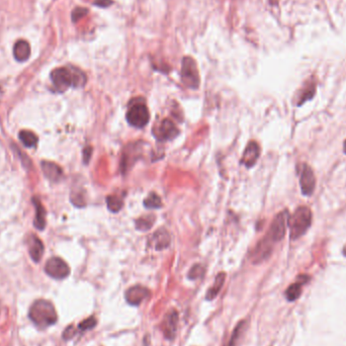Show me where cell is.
<instances>
[{
    "mask_svg": "<svg viewBox=\"0 0 346 346\" xmlns=\"http://www.w3.org/2000/svg\"><path fill=\"white\" fill-rule=\"evenodd\" d=\"M51 80L58 92H64L69 87H83L87 78L85 73L76 67H61L52 71Z\"/></svg>",
    "mask_w": 346,
    "mask_h": 346,
    "instance_id": "cell-1",
    "label": "cell"
},
{
    "mask_svg": "<svg viewBox=\"0 0 346 346\" xmlns=\"http://www.w3.org/2000/svg\"><path fill=\"white\" fill-rule=\"evenodd\" d=\"M29 317L40 329L54 325L58 320L54 305L47 300L36 301L29 311Z\"/></svg>",
    "mask_w": 346,
    "mask_h": 346,
    "instance_id": "cell-2",
    "label": "cell"
},
{
    "mask_svg": "<svg viewBox=\"0 0 346 346\" xmlns=\"http://www.w3.org/2000/svg\"><path fill=\"white\" fill-rule=\"evenodd\" d=\"M290 233L289 236L292 240L301 238L312 223V212L308 207H300L294 211L291 217L288 219Z\"/></svg>",
    "mask_w": 346,
    "mask_h": 346,
    "instance_id": "cell-3",
    "label": "cell"
},
{
    "mask_svg": "<svg viewBox=\"0 0 346 346\" xmlns=\"http://www.w3.org/2000/svg\"><path fill=\"white\" fill-rule=\"evenodd\" d=\"M128 112H127V120L131 126L141 129L144 128L150 119L149 111H148L143 100L139 101L134 100Z\"/></svg>",
    "mask_w": 346,
    "mask_h": 346,
    "instance_id": "cell-4",
    "label": "cell"
},
{
    "mask_svg": "<svg viewBox=\"0 0 346 346\" xmlns=\"http://www.w3.org/2000/svg\"><path fill=\"white\" fill-rule=\"evenodd\" d=\"M181 81L190 88L197 89L200 86V74L195 61L191 57H184L181 64Z\"/></svg>",
    "mask_w": 346,
    "mask_h": 346,
    "instance_id": "cell-5",
    "label": "cell"
},
{
    "mask_svg": "<svg viewBox=\"0 0 346 346\" xmlns=\"http://www.w3.org/2000/svg\"><path fill=\"white\" fill-rule=\"evenodd\" d=\"M288 219L289 217L287 211L281 212L279 215H277V217L273 221V223H271L268 233L265 237L273 243L280 242L281 240H283V238L286 235Z\"/></svg>",
    "mask_w": 346,
    "mask_h": 346,
    "instance_id": "cell-6",
    "label": "cell"
},
{
    "mask_svg": "<svg viewBox=\"0 0 346 346\" xmlns=\"http://www.w3.org/2000/svg\"><path fill=\"white\" fill-rule=\"evenodd\" d=\"M46 274L55 280H63L70 275V267L59 257H52L45 265Z\"/></svg>",
    "mask_w": 346,
    "mask_h": 346,
    "instance_id": "cell-7",
    "label": "cell"
},
{
    "mask_svg": "<svg viewBox=\"0 0 346 346\" xmlns=\"http://www.w3.org/2000/svg\"><path fill=\"white\" fill-rule=\"evenodd\" d=\"M177 325H178V313L176 310L172 309L165 315L161 323L162 332L168 340L174 339L176 335Z\"/></svg>",
    "mask_w": 346,
    "mask_h": 346,
    "instance_id": "cell-8",
    "label": "cell"
},
{
    "mask_svg": "<svg viewBox=\"0 0 346 346\" xmlns=\"http://www.w3.org/2000/svg\"><path fill=\"white\" fill-rule=\"evenodd\" d=\"M150 290L143 286H134L127 289L125 293L126 301L132 306H139L145 300L149 299Z\"/></svg>",
    "mask_w": 346,
    "mask_h": 346,
    "instance_id": "cell-9",
    "label": "cell"
},
{
    "mask_svg": "<svg viewBox=\"0 0 346 346\" xmlns=\"http://www.w3.org/2000/svg\"><path fill=\"white\" fill-rule=\"evenodd\" d=\"M300 185L302 189V193L305 195H311L316 186V178L312 168L308 165H304L301 177H300Z\"/></svg>",
    "mask_w": 346,
    "mask_h": 346,
    "instance_id": "cell-10",
    "label": "cell"
},
{
    "mask_svg": "<svg viewBox=\"0 0 346 346\" xmlns=\"http://www.w3.org/2000/svg\"><path fill=\"white\" fill-rule=\"evenodd\" d=\"M179 135V130L171 119H164L157 129V139L160 141H169Z\"/></svg>",
    "mask_w": 346,
    "mask_h": 346,
    "instance_id": "cell-11",
    "label": "cell"
},
{
    "mask_svg": "<svg viewBox=\"0 0 346 346\" xmlns=\"http://www.w3.org/2000/svg\"><path fill=\"white\" fill-rule=\"evenodd\" d=\"M260 155V147L255 141H251L246 146L241 163L245 165L247 168H250L255 165Z\"/></svg>",
    "mask_w": 346,
    "mask_h": 346,
    "instance_id": "cell-12",
    "label": "cell"
},
{
    "mask_svg": "<svg viewBox=\"0 0 346 346\" xmlns=\"http://www.w3.org/2000/svg\"><path fill=\"white\" fill-rule=\"evenodd\" d=\"M29 252L35 262H39L44 254V244L37 235L32 234L28 238Z\"/></svg>",
    "mask_w": 346,
    "mask_h": 346,
    "instance_id": "cell-13",
    "label": "cell"
},
{
    "mask_svg": "<svg viewBox=\"0 0 346 346\" xmlns=\"http://www.w3.org/2000/svg\"><path fill=\"white\" fill-rule=\"evenodd\" d=\"M42 169H43L45 176L48 179H50L51 181H54V182L59 181L63 176L62 168L53 162L43 161L42 162Z\"/></svg>",
    "mask_w": 346,
    "mask_h": 346,
    "instance_id": "cell-14",
    "label": "cell"
},
{
    "mask_svg": "<svg viewBox=\"0 0 346 346\" xmlns=\"http://www.w3.org/2000/svg\"><path fill=\"white\" fill-rule=\"evenodd\" d=\"M13 56L18 62L27 61L31 56L30 44L23 40H19L13 47Z\"/></svg>",
    "mask_w": 346,
    "mask_h": 346,
    "instance_id": "cell-15",
    "label": "cell"
},
{
    "mask_svg": "<svg viewBox=\"0 0 346 346\" xmlns=\"http://www.w3.org/2000/svg\"><path fill=\"white\" fill-rule=\"evenodd\" d=\"M170 242H171L170 235L164 229L158 230L157 232L154 233L152 237V243L156 250H163L167 248V247L170 245Z\"/></svg>",
    "mask_w": 346,
    "mask_h": 346,
    "instance_id": "cell-16",
    "label": "cell"
},
{
    "mask_svg": "<svg viewBox=\"0 0 346 346\" xmlns=\"http://www.w3.org/2000/svg\"><path fill=\"white\" fill-rule=\"evenodd\" d=\"M299 280H300V282H296V283L290 285L288 288V289L286 290V298L289 302H292V301H295L296 299H299V296L302 293V286L309 280V278L304 276V277H300Z\"/></svg>",
    "mask_w": 346,
    "mask_h": 346,
    "instance_id": "cell-17",
    "label": "cell"
},
{
    "mask_svg": "<svg viewBox=\"0 0 346 346\" xmlns=\"http://www.w3.org/2000/svg\"><path fill=\"white\" fill-rule=\"evenodd\" d=\"M225 281H226V274L225 273H220L216 277L214 285L209 288V290H208V292L206 294V299L208 301L214 300L216 296L219 294L220 290L222 289V288H223V286H224Z\"/></svg>",
    "mask_w": 346,
    "mask_h": 346,
    "instance_id": "cell-18",
    "label": "cell"
},
{
    "mask_svg": "<svg viewBox=\"0 0 346 346\" xmlns=\"http://www.w3.org/2000/svg\"><path fill=\"white\" fill-rule=\"evenodd\" d=\"M33 203L36 207V218H35V227L39 230H44L46 227V210L43 207L40 200L35 199L33 200Z\"/></svg>",
    "mask_w": 346,
    "mask_h": 346,
    "instance_id": "cell-19",
    "label": "cell"
},
{
    "mask_svg": "<svg viewBox=\"0 0 346 346\" xmlns=\"http://www.w3.org/2000/svg\"><path fill=\"white\" fill-rule=\"evenodd\" d=\"M19 140L28 148H34L38 143L37 135L31 131H21L19 133Z\"/></svg>",
    "mask_w": 346,
    "mask_h": 346,
    "instance_id": "cell-20",
    "label": "cell"
},
{
    "mask_svg": "<svg viewBox=\"0 0 346 346\" xmlns=\"http://www.w3.org/2000/svg\"><path fill=\"white\" fill-rule=\"evenodd\" d=\"M155 222V217L152 215L141 217L136 221V228L139 231H147L153 227Z\"/></svg>",
    "mask_w": 346,
    "mask_h": 346,
    "instance_id": "cell-21",
    "label": "cell"
},
{
    "mask_svg": "<svg viewBox=\"0 0 346 346\" xmlns=\"http://www.w3.org/2000/svg\"><path fill=\"white\" fill-rule=\"evenodd\" d=\"M144 206H145V208L150 209V210L160 209V208H162V201L158 194H156L155 192H151L145 199Z\"/></svg>",
    "mask_w": 346,
    "mask_h": 346,
    "instance_id": "cell-22",
    "label": "cell"
},
{
    "mask_svg": "<svg viewBox=\"0 0 346 346\" xmlns=\"http://www.w3.org/2000/svg\"><path fill=\"white\" fill-rule=\"evenodd\" d=\"M245 327H246V322L245 321H241V322L238 323V325L235 327L234 331L232 332V335L230 337V340L229 342L226 344V346H236L239 339L241 338L242 334H243V331L245 330Z\"/></svg>",
    "mask_w": 346,
    "mask_h": 346,
    "instance_id": "cell-23",
    "label": "cell"
},
{
    "mask_svg": "<svg viewBox=\"0 0 346 346\" xmlns=\"http://www.w3.org/2000/svg\"><path fill=\"white\" fill-rule=\"evenodd\" d=\"M107 205H108V208L111 212L117 213L121 210L123 203L119 199V197L115 196V195H110L107 197Z\"/></svg>",
    "mask_w": 346,
    "mask_h": 346,
    "instance_id": "cell-24",
    "label": "cell"
},
{
    "mask_svg": "<svg viewBox=\"0 0 346 346\" xmlns=\"http://www.w3.org/2000/svg\"><path fill=\"white\" fill-rule=\"evenodd\" d=\"M315 91H316V85L314 83L308 85L304 90L303 92L301 93V96H300V102L298 103V106H302L305 102L311 100V98H313L314 94H315Z\"/></svg>",
    "mask_w": 346,
    "mask_h": 346,
    "instance_id": "cell-25",
    "label": "cell"
},
{
    "mask_svg": "<svg viewBox=\"0 0 346 346\" xmlns=\"http://www.w3.org/2000/svg\"><path fill=\"white\" fill-rule=\"evenodd\" d=\"M97 324V320L94 316H91L85 320H83L82 322H80V324L78 325V330L80 332H85L88 330L93 329Z\"/></svg>",
    "mask_w": 346,
    "mask_h": 346,
    "instance_id": "cell-26",
    "label": "cell"
},
{
    "mask_svg": "<svg viewBox=\"0 0 346 346\" xmlns=\"http://www.w3.org/2000/svg\"><path fill=\"white\" fill-rule=\"evenodd\" d=\"M204 273H205L204 266L201 264H195L191 267L189 274H188V278L190 280H196V279L203 277Z\"/></svg>",
    "mask_w": 346,
    "mask_h": 346,
    "instance_id": "cell-27",
    "label": "cell"
},
{
    "mask_svg": "<svg viewBox=\"0 0 346 346\" xmlns=\"http://www.w3.org/2000/svg\"><path fill=\"white\" fill-rule=\"evenodd\" d=\"M87 13H88V9H86L84 7H76L72 11V20L74 22H76L79 19H81L82 17H84Z\"/></svg>",
    "mask_w": 346,
    "mask_h": 346,
    "instance_id": "cell-28",
    "label": "cell"
},
{
    "mask_svg": "<svg viewBox=\"0 0 346 346\" xmlns=\"http://www.w3.org/2000/svg\"><path fill=\"white\" fill-rule=\"evenodd\" d=\"M76 333H77V331H76L75 327H74L73 325H70V326H68L64 330L62 337H63L64 340H70V339H72L74 336L76 335Z\"/></svg>",
    "mask_w": 346,
    "mask_h": 346,
    "instance_id": "cell-29",
    "label": "cell"
},
{
    "mask_svg": "<svg viewBox=\"0 0 346 346\" xmlns=\"http://www.w3.org/2000/svg\"><path fill=\"white\" fill-rule=\"evenodd\" d=\"M93 4L98 6V7L106 8V7H109L112 4H114V1H113V0H94Z\"/></svg>",
    "mask_w": 346,
    "mask_h": 346,
    "instance_id": "cell-30",
    "label": "cell"
},
{
    "mask_svg": "<svg viewBox=\"0 0 346 346\" xmlns=\"http://www.w3.org/2000/svg\"><path fill=\"white\" fill-rule=\"evenodd\" d=\"M91 152H92V150H91V148H90V147H87V148H85V149H84L83 155H84V161H85V163L88 162V160H89V158H90V155H91Z\"/></svg>",
    "mask_w": 346,
    "mask_h": 346,
    "instance_id": "cell-31",
    "label": "cell"
},
{
    "mask_svg": "<svg viewBox=\"0 0 346 346\" xmlns=\"http://www.w3.org/2000/svg\"><path fill=\"white\" fill-rule=\"evenodd\" d=\"M343 149H344V152L346 153V140H345V142L343 144Z\"/></svg>",
    "mask_w": 346,
    "mask_h": 346,
    "instance_id": "cell-32",
    "label": "cell"
},
{
    "mask_svg": "<svg viewBox=\"0 0 346 346\" xmlns=\"http://www.w3.org/2000/svg\"><path fill=\"white\" fill-rule=\"evenodd\" d=\"M343 254L344 256H346V245L343 247Z\"/></svg>",
    "mask_w": 346,
    "mask_h": 346,
    "instance_id": "cell-33",
    "label": "cell"
}]
</instances>
